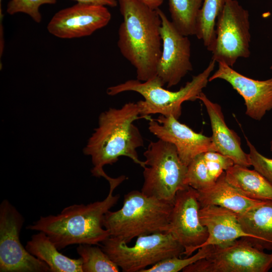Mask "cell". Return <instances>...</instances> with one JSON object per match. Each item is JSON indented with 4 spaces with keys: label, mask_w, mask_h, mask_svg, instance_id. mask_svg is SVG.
I'll return each instance as SVG.
<instances>
[{
    "label": "cell",
    "mask_w": 272,
    "mask_h": 272,
    "mask_svg": "<svg viewBox=\"0 0 272 272\" xmlns=\"http://www.w3.org/2000/svg\"><path fill=\"white\" fill-rule=\"evenodd\" d=\"M123 22L117 45L134 67L137 79L146 81L157 76L162 53L161 19L157 9L140 0H117Z\"/></svg>",
    "instance_id": "cell-3"
},
{
    "label": "cell",
    "mask_w": 272,
    "mask_h": 272,
    "mask_svg": "<svg viewBox=\"0 0 272 272\" xmlns=\"http://www.w3.org/2000/svg\"><path fill=\"white\" fill-rule=\"evenodd\" d=\"M25 248L32 255L44 262L50 272H83L82 259L71 258L59 252L44 232L33 235Z\"/></svg>",
    "instance_id": "cell-21"
},
{
    "label": "cell",
    "mask_w": 272,
    "mask_h": 272,
    "mask_svg": "<svg viewBox=\"0 0 272 272\" xmlns=\"http://www.w3.org/2000/svg\"><path fill=\"white\" fill-rule=\"evenodd\" d=\"M144 118L140 114L137 103L128 102L121 108H109L99 116L97 127L83 149L85 155L91 157L93 167V176L102 177L108 182L115 178L104 171L106 165H112L121 156L128 157L142 167L144 161L140 160L137 149L144 146L142 135L133 122Z\"/></svg>",
    "instance_id": "cell-1"
},
{
    "label": "cell",
    "mask_w": 272,
    "mask_h": 272,
    "mask_svg": "<svg viewBox=\"0 0 272 272\" xmlns=\"http://www.w3.org/2000/svg\"><path fill=\"white\" fill-rule=\"evenodd\" d=\"M200 208L196 189L187 186L177 192L170 216L168 232L183 247V254L186 257L200 248L209 236L207 228L199 219Z\"/></svg>",
    "instance_id": "cell-11"
},
{
    "label": "cell",
    "mask_w": 272,
    "mask_h": 272,
    "mask_svg": "<svg viewBox=\"0 0 272 272\" xmlns=\"http://www.w3.org/2000/svg\"><path fill=\"white\" fill-rule=\"evenodd\" d=\"M172 116L160 115L149 120V131L158 139L173 144L181 161L186 166L198 155L216 152L212 137L197 133Z\"/></svg>",
    "instance_id": "cell-14"
},
{
    "label": "cell",
    "mask_w": 272,
    "mask_h": 272,
    "mask_svg": "<svg viewBox=\"0 0 272 272\" xmlns=\"http://www.w3.org/2000/svg\"><path fill=\"white\" fill-rule=\"evenodd\" d=\"M126 178L122 175L109 182V192L103 200L69 206L56 215L41 217L26 228L44 232L59 250L73 244L100 245L110 236L103 228V221L119 198L113 191Z\"/></svg>",
    "instance_id": "cell-2"
},
{
    "label": "cell",
    "mask_w": 272,
    "mask_h": 272,
    "mask_svg": "<svg viewBox=\"0 0 272 272\" xmlns=\"http://www.w3.org/2000/svg\"><path fill=\"white\" fill-rule=\"evenodd\" d=\"M199 217L209 233L208 239L201 245H223L235 240L251 236L242 229L237 214L226 208L209 205L200 207Z\"/></svg>",
    "instance_id": "cell-17"
},
{
    "label": "cell",
    "mask_w": 272,
    "mask_h": 272,
    "mask_svg": "<svg viewBox=\"0 0 272 272\" xmlns=\"http://www.w3.org/2000/svg\"><path fill=\"white\" fill-rule=\"evenodd\" d=\"M237 217L243 230L251 236L247 240L260 250L272 251V200L263 201Z\"/></svg>",
    "instance_id": "cell-20"
},
{
    "label": "cell",
    "mask_w": 272,
    "mask_h": 272,
    "mask_svg": "<svg viewBox=\"0 0 272 272\" xmlns=\"http://www.w3.org/2000/svg\"><path fill=\"white\" fill-rule=\"evenodd\" d=\"M111 15L106 6L77 3L56 13L47 29L53 36L62 39L88 36L106 26Z\"/></svg>",
    "instance_id": "cell-13"
},
{
    "label": "cell",
    "mask_w": 272,
    "mask_h": 272,
    "mask_svg": "<svg viewBox=\"0 0 272 272\" xmlns=\"http://www.w3.org/2000/svg\"><path fill=\"white\" fill-rule=\"evenodd\" d=\"M270 150L272 152V140L270 142Z\"/></svg>",
    "instance_id": "cell-31"
},
{
    "label": "cell",
    "mask_w": 272,
    "mask_h": 272,
    "mask_svg": "<svg viewBox=\"0 0 272 272\" xmlns=\"http://www.w3.org/2000/svg\"><path fill=\"white\" fill-rule=\"evenodd\" d=\"M109 236L100 245L122 271L141 272L167 258L180 257L184 248L170 232L140 236L135 244Z\"/></svg>",
    "instance_id": "cell-6"
},
{
    "label": "cell",
    "mask_w": 272,
    "mask_h": 272,
    "mask_svg": "<svg viewBox=\"0 0 272 272\" xmlns=\"http://www.w3.org/2000/svg\"><path fill=\"white\" fill-rule=\"evenodd\" d=\"M144 183L141 191L148 196L173 202L177 192L187 186V166L181 161L175 146L158 140L145 151Z\"/></svg>",
    "instance_id": "cell-7"
},
{
    "label": "cell",
    "mask_w": 272,
    "mask_h": 272,
    "mask_svg": "<svg viewBox=\"0 0 272 272\" xmlns=\"http://www.w3.org/2000/svg\"><path fill=\"white\" fill-rule=\"evenodd\" d=\"M197 100L205 105L208 114L212 130V140L216 152L231 158L235 164L249 167L251 163L249 154L243 151L240 139L227 126L221 106L212 102L202 92Z\"/></svg>",
    "instance_id": "cell-16"
},
{
    "label": "cell",
    "mask_w": 272,
    "mask_h": 272,
    "mask_svg": "<svg viewBox=\"0 0 272 272\" xmlns=\"http://www.w3.org/2000/svg\"><path fill=\"white\" fill-rule=\"evenodd\" d=\"M78 254L82 261L83 272H118L119 267L101 248L91 244H79Z\"/></svg>",
    "instance_id": "cell-25"
},
{
    "label": "cell",
    "mask_w": 272,
    "mask_h": 272,
    "mask_svg": "<svg viewBox=\"0 0 272 272\" xmlns=\"http://www.w3.org/2000/svg\"><path fill=\"white\" fill-rule=\"evenodd\" d=\"M1 3H2V0H0V4H1Z\"/></svg>",
    "instance_id": "cell-32"
},
{
    "label": "cell",
    "mask_w": 272,
    "mask_h": 272,
    "mask_svg": "<svg viewBox=\"0 0 272 272\" xmlns=\"http://www.w3.org/2000/svg\"><path fill=\"white\" fill-rule=\"evenodd\" d=\"M173 203L132 190L124 195L119 210L105 214L103 226L110 236L127 244L140 236L168 232Z\"/></svg>",
    "instance_id": "cell-4"
},
{
    "label": "cell",
    "mask_w": 272,
    "mask_h": 272,
    "mask_svg": "<svg viewBox=\"0 0 272 272\" xmlns=\"http://www.w3.org/2000/svg\"><path fill=\"white\" fill-rule=\"evenodd\" d=\"M272 268V251L267 253L242 238L214 245L206 257L186 266L183 272H267Z\"/></svg>",
    "instance_id": "cell-9"
},
{
    "label": "cell",
    "mask_w": 272,
    "mask_h": 272,
    "mask_svg": "<svg viewBox=\"0 0 272 272\" xmlns=\"http://www.w3.org/2000/svg\"><path fill=\"white\" fill-rule=\"evenodd\" d=\"M245 138L249 150L251 166L272 185V159L261 154L246 137Z\"/></svg>",
    "instance_id": "cell-28"
},
{
    "label": "cell",
    "mask_w": 272,
    "mask_h": 272,
    "mask_svg": "<svg viewBox=\"0 0 272 272\" xmlns=\"http://www.w3.org/2000/svg\"><path fill=\"white\" fill-rule=\"evenodd\" d=\"M216 62L212 59L205 70L193 76L191 80L178 91L164 89L162 81L156 76L144 82L137 79L126 81L108 88L106 92L110 96L126 91H133L141 95L144 100L137 102L140 114L148 120L151 118L150 115L155 114L172 116L178 119L181 115L182 103L197 100L203 89L206 87Z\"/></svg>",
    "instance_id": "cell-5"
},
{
    "label": "cell",
    "mask_w": 272,
    "mask_h": 272,
    "mask_svg": "<svg viewBox=\"0 0 272 272\" xmlns=\"http://www.w3.org/2000/svg\"><path fill=\"white\" fill-rule=\"evenodd\" d=\"M154 9L159 8L164 0H140Z\"/></svg>",
    "instance_id": "cell-30"
},
{
    "label": "cell",
    "mask_w": 272,
    "mask_h": 272,
    "mask_svg": "<svg viewBox=\"0 0 272 272\" xmlns=\"http://www.w3.org/2000/svg\"><path fill=\"white\" fill-rule=\"evenodd\" d=\"M157 11L161 19L162 53L157 76L164 85L170 88L177 85L192 70L190 42L188 36L178 31L161 9L158 8Z\"/></svg>",
    "instance_id": "cell-12"
},
{
    "label": "cell",
    "mask_w": 272,
    "mask_h": 272,
    "mask_svg": "<svg viewBox=\"0 0 272 272\" xmlns=\"http://www.w3.org/2000/svg\"><path fill=\"white\" fill-rule=\"evenodd\" d=\"M271 269H272V268H271Z\"/></svg>",
    "instance_id": "cell-33"
},
{
    "label": "cell",
    "mask_w": 272,
    "mask_h": 272,
    "mask_svg": "<svg viewBox=\"0 0 272 272\" xmlns=\"http://www.w3.org/2000/svg\"><path fill=\"white\" fill-rule=\"evenodd\" d=\"M234 164L230 158L215 151H208L197 155L188 165L184 181L197 191L214 185L222 173Z\"/></svg>",
    "instance_id": "cell-18"
},
{
    "label": "cell",
    "mask_w": 272,
    "mask_h": 272,
    "mask_svg": "<svg viewBox=\"0 0 272 272\" xmlns=\"http://www.w3.org/2000/svg\"><path fill=\"white\" fill-rule=\"evenodd\" d=\"M225 177L230 184L248 197L272 200V185L254 169L234 164L225 171Z\"/></svg>",
    "instance_id": "cell-22"
},
{
    "label": "cell",
    "mask_w": 272,
    "mask_h": 272,
    "mask_svg": "<svg viewBox=\"0 0 272 272\" xmlns=\"http://www.w3.org/2000/svg\"><path fill=\"white\" fill-rule=\"evenodd\" d=\"M214 245H209L199 248L197 252L191 257L181 258L173 257L164 259L160 262L143 270L141 272H178L186 266L208 256L213 250Z\"/></svg>",
    "instance_id": "cell-26"
},
{
    "label": "cell",
    "mask_w": 272,
    "mask_h": 272,
    "mask_svg": "<svg viewBox=\"0 0 272 272\" xmlns=\"http://www.w3.org/2000/svg\"><path fill=\"white\" fill-rule=\"evenodd\" d=\"M203 0H168L172 22L182 35H195L197 19Z\"/></svg>",
    "instance_id": "cell-23"
},
{
    "label": "cell",
    "mask_w": 272,
    "mask_h": 272,
    "mask_svg": "<svg viewBox=\"0 0 272 272\" xmlns=\"http://www.w3.org/2000/svg\"><path fill=\"white\" fill-rule=\"evenodd\" d=\"M212 59L233 67L238 58L250 56L249 14L236 0H225L217 19Z\"/></svg>",
    "instance_id": "cell-8"
},
{
    "label": "cell",
    "mask_w": 272,
    "mask_h": 272,
    "mask_svg": "<svg viewBox=\"0 0 272 272\" xmlns=\"http://www.w3.org/2000/svg\"><path fill=\"white\" fill-rule=\"evenodd\" d=\"M56 3V0H11L8 4L7 12L11 15L18 13L26 14L39 23L42 19L40 7L43 5Z\"/></svg>",
    "instance_id": "cell-27"
},
{
    "label": "cell",
    "mask_w": 272,
    "mask_h": 272,
    "mask_svg": "<svg viewBox=\"0 0 272 272\" xmlns=\"http://www.w3.org/2000/svg\"><path fill=\"white\" fill-rule=\"evenodd\" d=\"M24 218L8 199L0 204V271L49 272L48 266L30 254L20 234Z\"/></svg>",
    "instance_id": "cell-10"
},
{
    "label": "cell",
    "mask_w": 272,
    "mask_h": 272,
    "mask_svg": "<svg viewBox=\"0 0 272 272\" xmlns=\"http://www.w3.org/2000/svg\"><path fill=\"white\" fill-rule=\"evenodd\" d=\"M200 207L214 205L241 214L263 201L248 197L230 184L226 179L225 171L219 176L212 186L197 191Z\"/></svg>",
    "instance_id": "cell-19"
},
{
    "label": "cell",
    "mask_w": 272,
    "mask_h": 272,
    "mask_svg": "<svg viewBox=\"0 0 272 272\" xmlns=\"http://www.w3.org/2000/svg\"><path fill=\"white\" fill-rule=\"evenodd\" d=\"M77 2V3L101 5L104 6H109L115 7L117 6L118 2L117 0H72Z\"/></svg>",
    "instance_id": "cell-29"
},
{
    "label": "cell",
    "mask_w": 272,
    "mask_h": 272,
    "mask_svg": "<svg viewBox=\"0 0 272 272\" xmlns=\"http://www.w3.org/2000/svg\"><path fill=\"white\" fill-rule=\"evenodd\" d=\"M225 2V0H203L197 17L195 36L211 52L216 39L217 19Z\"/></svg>",
    "instance_id": "cell-24"
},
{
    "label": "cell",
    "mask_w": 272,
    "mask_h": 272,
    "mask_svg": "<svg viewBox=\"0 0 272 272\" xmlns=\"http://www.w3.org/2000/svg\"><path fill=\"white\" fill-rule=\"evenodd\" d=\"M272 71V65L270 67ZM222 79L230 84L242 97L246 106L245 114L259 121L272 109V77L264 81L248 78L223 63H218L217 70L209 82Z\"/></svg>",
    "instance_id": "cell-15"
}]
</instances>
